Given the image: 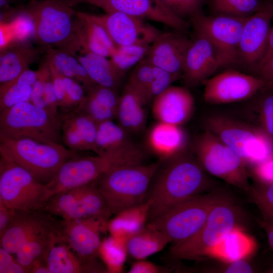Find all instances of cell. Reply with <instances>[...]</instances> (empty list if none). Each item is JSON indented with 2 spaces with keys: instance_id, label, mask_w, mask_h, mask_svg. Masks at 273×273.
<instances>
[{
  "instance_id": "cell-32",
  "label": "cell",
  "mask_w": 273,
  "mask_h": 273,
  "mask_svg": "<svg viewBox=\"0 0 273 273\" xmlns=\"http://www.w3.org/2000/svg\"><path fill=\"white\" fill-rule=\"evenodd\" d=\"M149 204L145 202L115 214L108 223V231L111 236L128 240L148 222Z\"/></svg>"
},
{
  "instance_id": "cell-42",
  "label": "cell",
  "mask_w": 273,
  "mask_h": 273,
  "mask_svg": "<svg viewBox=\"0 0 273 273\" xmlns=\"http://www.w3.org/2000/svg\"><path fill=\"white\" fill-rule=\"evenodd\" d=\"M32 86L13 80L0 84V111L30 101Z\"/></svg>"
},
{
  "instance_id": "cell-15",
  "label": "cell",
  "mask_w": 273,
  "mask_h": 273,
  "mask_svg": "<svg viewBox=\"0 0 273 273\" xmlns=\"http://www.w3.org/2000/svg\"><path fill=\"white\" fill-rule=\"evenodd\" d=\"M203 83L204 100L213 104L247 100L265 86L264 81L258 76L232 70L208 78Z\"/></svg>"
},
{
  "instance_id": "cell-1",
  "label": "cell",
  "mask_w": 273,
  "mask_h": 273,
  "mask_svg": "<svg viewBox=\"0 0 273 273\" xmlns=\"http://www.w3.org/2000/svg\"><path fill=\"white\" fill-rule=\"evenodd\" d=\"M209 182L196 158L184 152L163 161L149 187L148 222L174 206L199 194Z\"/></svg>"
},
{
  "instance_id": "cell-49",
  "label": "cell",
  "mask_w": 273,
  "mask_h": 273,
  "mask_svg": "<svg viewBox=\"0 0 273 273\" xmlns=\"http://www.w3.org/2000/svg\"><path fill=\"white\" fill-rule=\"evenodd\" d=\"M12 254L0 247V273H26L28 270L19 263Z\"/></svg>"
},
{
  "instance_id": "cell-17",
  "label": "cell",
  "mask_w": 273,
  "mask_h": 273,
  "mask_svg": "<svg viewBox=\"0 0 273 273\" xmlns=\"http://www.w3.org/2000/svg\"><path fill=\"white\" fill-rule=\"evenodd\" d=\"M59 219L44 209L16 211L15 216L0 236L1 247L15 254L29 241L45 232L58 229Z\"/></svg>"
},
{
  "instance_id": "cell-62",
  "label": "cell",
  "mask_w": 273,
  "mask_h": 273,
  "mask_svg": "<svg viewBox=\"0 0 273 273\" xmlns=\"http://www.w3.org/2000/svg\"><path fill=\"white\" fill-rule=\"evenodd\" d=\"M271 2H272V5H273V0H272V1H271Z\"/></svg>"
},
{
  "instance_id": "cell-21",
  "label": "cell",
  "mask_w": 273,
  "mask_h": 273,
  "mask_svg": "<svg viewBox=\"0 0 273 273\" xmlns=\"http://www.w3.org/2000/svg\"><path fill=\"white\" fill-rule=\"evenodd\" d=\"M220 68L211 43L204 37L195 34L191 40L185 58L182 75L185 83L190 86L203 83Z\"/></svg>"
},
{
  "instance_id": "cell-43",
  "label": "cell",
  "mask_w": 273,
  "mask_h": 273,
  "mask_svg": "<svg viewBox=\"0 0 273 273\" xmlns=\"http://www.w3.org/2000/svg\"><path fill=\"white\" fill-rule=\"evenodd\" d=\"M173 15L187 20L202 11L205 0H158Z\"/></svg>"
},
{
  "instance_id": "cell-61",
  "label": "cell",
  "mask_w": 273,
  "mask_h": 273,
  "mask_svg": "<svg viewBox=\"0 0 273 273\" xmlns=\"http://www.w3.org/2000/svg\"><path fill=\"white\" fill-rule=\"evenodd\" d=\"M265 271L266 272L273 273V263L268 267Z\"/></svg>"
},
{
  "instance_id": "cell-58",
  "label": "cell",
  "mask_w": 273,
  "mask_h": 273,
  "mask_svg": "<svg viewBox=\"0 0 273 273\" xmlns=\"http://www.w3.org/2000/svg\"><path fill=\"white\" fill-rule=\"evenodd\" d=\"M272 56H273V24H272V25L271 26L266 52L258 68L261 66L263 65L264 63H265Z\"/></svg>"
},
{
  "instance_id": "cell-22",
  "label": "cell",
  "mask_w": 273,
  "mask_h": 273,
  "mask_svg": "<svg viewBox=\"0 0 273 273\" xmlns=\"http://www.w3.org/2000/svg\"><path fill=\"white\" fill-rule=\"evenodd\" d=\"M194 105L187 88L171 85L154 99L152 111L158 121L181 125L192 116Z\"/></svg>"
},
{
  "instance_id": "cell-53",
  "label": "cell",
  "mask_w": 273,
  "mask_h": 273,
  "mask_svg": "<svg viewBox=\"0 0 273 273\" xmlns=\"http://www.w3.org/2000/svg\"><path fill=\"white\" fill-rule=\"evenodd\" d=\"M30 101L37 107L48 110L43 99V80L38 73V78L32 86V93Z\"/></svg>"
},
{
  "instance_id": "cell-27",
  "label": "cell",
  "mask_w": 273,
  "mask_h": 273,
  "mask_svg": "<svg viewBox=\"0 0 273 273\" xmlns=\"http://www.w3.org/2000/svg\"><path fill=\"white\" fill-rule=\"evenodd\" d=\"M40 50L27 41H16L1 50L0 83L11 81L38 59Z\"/></svg>"
},
{
  "instance_id": "cell-26",
  "label": "cell",
  "mask_w": 273,
  "mask_h": 273,
  "mask_svg": "<svg viewBox=\"0 0 273 273\" xmlns=\"http://www.w3.org/2000/svg\"><path fill=\"white\" fill-rule=\"evenodd\" d=\"M46 262L50 273L107 272L98 261L87 262L79 257L60 237L49 250Z\"/></svg>"
},
{
  "instance_id": "cell-11",
  "label": "cell",
  "mask_w": 273,
  "mask_h": 273,
  "mask_svg": "<svg viewBox=\"0 0 273 273\" xmlns=\"http://www.w3.org/2000/svg\"><path fill=\"white\" fill-rule=\"evenodd\" d=\"M247 18L206 16L203 12L190 19L195 34L206 38L213 47L220 67L237 63V53Z\"/></svg>"
},
{
  "instance_id": "cell-33",
  "label": "cell",
  "mask_w": 273,
  "mask_h": 273,
  "mask_svg": "<svg viewBox=\"0 0 273 273\" xmlns=\"http://www.w3.org/2000/svg\"><path fill=\"white\" fill-rule=\"evenodd\" d=\"M170 240L163 233L146 225L127 240L128 254L134 259H146L162 251Z\"/></svg>"
},
{
  "instance_id": "cell-46",
  "label": "cell",
  "mask_w": 273,
  "mask_h": 273,
  "mask_svg": "<svg viewBox=\"0 0 273 273\" xmlns=\"http://www.w3.org/2000/svg\"><path fill=\"white\" fill-rule=\"evenodd\" d=\"M261 92L259 107L262 129L273 140V89L264 87Z\"/></svg>"
},
{
  "instance_id": "cell-36",
  "label": "cell",
  "mask_w": 273,
  "mask_h": 273,
  "mask_svg": "<svg viewBox=\"0 0 273 273\" xmlns=\"http://www.w3.org/2000/svg\"><path fill=\"white\" fill-rule=\"evenodd\" d=\"M59 238L58 228L35 237L15 254L17 261L30 272L32 263L37 259L46 260L49 250Z\"/></svg>"
},
{
  "instance_id": "cell-35",
  "label": "cell",
  "mask_w": 273,
  "mask_h": 273,
  "mask_svg": "<svg viewBox=\"0 0 273 273\" xmlns=\"http://www.w3.org/2000/svg\"><path fill=\"white\" fill-rule=\"evenodd\" d=\"M97 124L96 154L113 153L136 146L130 140L128 132L113 120Z\"/></svg>"
},
{
  "instance_id": "cell-13",
  "label": "cell",
  "mask_w": 273,
  "mask_h": 273,
  "mask_svg": "<svg viewBox=\"0 0 273 273\" xmlns=\"http://www.w3.org/2000/svg\"><path fill=\"white\" fill-rule=\"evenodd\" d=\"M119 154L95 156L79 154L66 161L46 186L55 194L97 180L109 171L126 164Z\"/></svg>"
},
{
  "instance_id": "cell-19",
  "label": "cell",
  "mask_w": 273,
  "mask_h": 273,
  "mask_svg": "<svg viewBox=\"0 0 273 273\" xmlns=\"http://www.w3.org/2000/svg\"><path fill=\"white\" fill-rule=\"evenodd\" d=\"M75 4L85 3L105 13L120 12L143 20L162 23L175 30L184 31L188 22L167 11L158 0H74Z\"/></svg>"
},
{
  "instance_id": "cell-54",
  "label": "cell",
  "mask_w": 273,
  "mask_h": 273,
  "mask_svg": "<svg viewBox=\"0 0 273 273\" xmlns=\"http://www.w3.org/2000/svg\"><path fill=\"white\" fill-rule=\"evenodd\" d=\"M256 73L264 81V87L270 88L273 86V56L258 69Z\"/></svg>"
},
{
  "instance_id": "cell-38",
  "label": "cell",
  "mask_w": 273,
  "mask_h": 273,
  "mask_svg": "<svg viewBox=\"0 0 273 273\" xmlns=\"http://www.w3.org/2000/svg\"><path fill=\"white\" fill-rule=\"evenodd\" d=\"M212 15L247 18L266 3L260 0H205Z\"/></svg>"
},
{
  "instance_id": "cell-50",
  "label": "cell",
  "mask_w": 273,
  "mask_h": 273,
  "mask_svg": "<svg viewBox=\"0 0 273 273\" xmlns=\"http://www.w3.org/2000/svg\"><path fill=\"white\" fill-rule=\"evenodd\" d=\"M252 170L257 181L273 183V157L252 167Z\"/></svg>"
},
{
  "instance_id": "cell-8",
  "label": "cell",
  "mask_w": 273,
  "mask_h": 273,
  "mask_svg": "<svg viewBox=\"0 0 273 273\" xmlns=\"http://www.w3.org/2000/svg\"><path fill=\"white\" fill-rule=\"evenodd\" d=\"M207 130L252 167L273 157V140L261 128L226 117L213 116L206 120Z\"/></svg>"
},
{
  "instance_id": "cell-18",
  "label": "cell",
  "mask_w": 273,
  "mask_h": 273,
  "mask_svg": "<svg viewBox=\"0 0 273 273\" xmlns=\"http://www.w3.org/2000/svg\"><path fill=\"white\" fill-rule=\"evenodd\" d=\"M92 15L104 27L116 47L137 43L151 44L162 33L146 20L122 13Z\"/></svg>"
},
{
  "instance_id": "cell-5",
  "label": "cell",
  "mask_w": 273,
  "mask_h": 273,
  "mask_svg": "<svg viewBox=\"0 0 273 273\" xmlns=\"http://www.w3.org/2000/svg\"><path fill=\"white\" fill-rule=\"evenodd\" d=\"M242 212L230 196L210 211L202 228L193 236L172 245L169 254L175 260H200L235 228L240 226Z\"/></svg>"
},
{
  "instance_id": "cell-7",
  "label": "cell",
  "mask_w": 273,
  "mask_h": 273,
  "mask_svg": "<svg viewBox=\"0 0 273 273\" xmlns=\"http://www.w3.org/2000/svg\"><path fill=\"white\" fill-rule=\"evenodd\" d=\"M62 121V114L55 115L25 102L0 111V133L12 139L63 144Z\"/></svg>"
},
{
  "instance_id": "cell-44",
  "label": "cell",
  "mask_w": 273,
  "mask_h": 273,
  "mask_svg": "<svg viewBox=\"0 0 273 273\" xmlns=\"http://www.w3.org/2000/svg\"><path fill=\"white\" fill-rule=\"evenodd\" d=\"M63 76L65 95L59 109L61 110V114H66L74 111L78 107L85 98L86 91L83 85L77 81Z\"/></svg>"
},
{
  "instance_id": "cell-39",
  "label": "cell",
  "mask_w": 273,
  "mask_h": 273,
  "mask_svg": "<svg viewBox=\"0 0 273 273\" xmlns=\"http://www.w3.org/2000/svg\"><path fill=\"white\" fill-rule=\"evenodd\" d=\"M151 44L137 43L117 47L110 57L116 69L123 75L146 56Z\"/></svg>"
},
{
  "instance_id": "cell-47",
  "label": "cell",
  "mask_w": 273,
  "mask_h": 273,
  "mask_svg": "<svg viewBox=\"0 0 273 273\" xmlns=\"http://www.w3.org/2000/svg\"><path fill=\"white\" fill-rule=\"evenodd\" d=\"M179 78L178 76L164 69L154 66L152 79L149 90V103L153 102L156 97Z\"/></svg>"
},
{
  "instance_id": "cell-29",
  "label": "cell",
  "mask_w": 273,
  "mask_h": 273,
  "mask_svg": "<svg viewBox=\"0 0 273 273\" xmlns=\"http://www.w3.org/2000/svg\"><path fill=\"white\" fill-rule=\"evenodd\" d=\"M257 248L255 239L238 226L229 233L207 253L206 258L232 262L247 259Z\"/></svg>"
},
{
  "instance_id": "cell-40",
  "label": "cell",
  "mask_w": 273,
  "mask_h": 273,
  "mask_svg": "<svg viewBox=\"0 0 273 273\" xmlns=\"http://www.w3.org/2000/svg\"><path fill=\"white\" fill-rule=\"evenodd\" d=\"M153 68L151 63L144 58L134 66L127 82L140 95L146 105L149 103V90Z\"/></svg>"
},
{
  "instance_id": "cell-28",
  "label": "cell",
  "mask_w": 273,
  "mask_h": 273,
  "mask_svg": "<svg viewBox=\"0 0 273 273\" xmlns=\"http://www.w3.org/2000/svg\"><path fill=\"white\" fill-rule=\"evenodd\" d=\"M119 98L117 90L96 84L86 90L83 101L76 109L85 113L97 123L113 120L116 117Z\"/></svg>"
},
{
  "instance_id": "cell-41",
  "label": "cell",
  "mask_w": 273,
  "mask_h": 273,
  "mask_svg": "<svg viewBox=\"0 0 273 273\" xmlns=\"http://www.w3.org/2000/svg\"><path fill=\"white\" fill-rule=\"evenodd\" d=\"M247 193L259 209L263 219L273 222V183L257 181L251 186Z\"/></svg>"
},
{
  "instance_id": "cell-56",
  "label": "cell",
  "mask_w": 273,
  "mask_h": 273,
  "mask_svg": "<svg viewBox=\"0 0 273 273\" xmlns=\"http://www.w3.org/2000/svg\"><path fill=\"white\" fill-rule=\"evenodd\" d=\"M37 78V71L28 68L12 80L16 82L32 86Z\"/></svg>"
},
{
  "instance_id": "cell-30",
  "label": "cell",
  "mask_w": 273,
  "mask_h": 273,
  "mask_svg": "<svg viewBox=\"0 0 273 273\" xmlns=\"http://www.w3.org/2000/svg\"><path fill=\"white\" fill-rule=\"evenodd\" d=\"M145 105L140 95L126 83L120 96L117 110L118 124L128 133L142 131L146 122Z\"/></svg>"
},
{
  "instance_id": "cell-14",
  "label": "cell",
  "mask_w": 273,
  "mask_h": 273,
  "mask_svg": "<svg viewBox=\"0 0 273 273\" xmlns=\"http://www.w3.org/2000/svg\"><path fill=\"white\" fill-rule=\"evenodd\" d=\"M272 19L271 1L246 18L239 41L237 64L257 72L266 52Z\"/></svg>"
},
{
  "instance_id": "cell-25",
  "label": "cell",
  "mask_w": 273,
  "mask_h": 273,
  "mask_svg": "<svg viewBox=\"0 0 273 273\" xmlns=\"http://www.w3.org/2000/svg\"><path fill=\"white\" fill-rule=\"evenodd\" d=\"M76 21L79 52H90L110 57L117 47L104 27L87 13L77 12Z\"/></svg>"
},
{
  "instance_id": "cell-23",
  "label": "cell",
  "mask_w": 273,
  "mask_h": 273,
  "mask_svg": "<svg viewBox=\"0 0 273 273\" xmlns=\"http://www.w3.org/2000/svg\"><path fill=\"white\" fill-rule=\"evenodd\" d=\"M62 114L61 134L63 144L76 152L92 151L96 153L97 123L77 109Z\"/></svg>"
},
{
  "instance_id": "cell-37",
  "label": "cell",
  "mask_w": 273,
  "mask_h": 273,
  "mask_svg": "<svg viewBox=\"0 0 273 273\" xmlns=\"http://www.w3.org/2000/svg\"><path fill=\"white\" fill-rule=\"evenodd\" d=\"M127 255V240L111 236L102 241L100 257L105 264L107 272H122Z\"/></svg>"
},
{
  "instance_id": "cell-3",
  "label": "cell",
  "mask_w": 273,
  "mask_h": 273,
  "mask_svg": "<svg viewBox=\"0 0 273 273\" xmlns=\"http://www.w3.org/2000/svg\"><path fill=\"white\" fill-rule=\"evenodd\" d=\"M162 161L138 163L114 168L97 180L112 214L146 201L152 179Z\"/></svg>"
},
{
  "instance_id": "cell-31",
  "label": "cell",
  "mask_w": 273,
  "mask_h": 273,
  "mask_svg": "<svg viewBox=\"0 0 273 273\" xmlns=\"http://www.w3.org/2000/svg\"><path fill=\"white\" fill-rule=\"evenodd\" d=\"M97 84L118 90L123 76L108 57L87 51L73 54Z\"/></svg>"
},
{
  "instance_id": "cell-34",
  "label": "cell",
  "mask_w": 273,
  "mask_h": 273,
  "mask_svg": "<svg viewBox=\"0 0 273 273\" xmlns=\"http://www.w3.org/2000/svg\"><path fill=\"white\" fill-rule=\"evenodd\" d=\"M46 58L62 75L81 84L85 90L97 84L73 54L59 48L47 47Z\"/></svg>"
},
{
  "instance_id": "cell-16",
  "label": "cell",
  "mask_w": 273,
  "mask_h": 273,
  "mask_svg": "<svg viewBox=\"0 0 273 273\" xmlns=\"http://www.w3.org/2000/svg\"><path fill=\"white\" fill-rule=\"evenodd\" d=\"M108 221L101 218L70 220L59 218L58 231L60 238L76 255L86 261L96 262L100 257L101 236L108 231Z\"/></svg>"
},
{
  "instance_id": "cell-57",
  "label": "cell",
  "mask_w": 273,
  "mask_h": 273,
  "mask_svg": "<svg viewBox=\"0 0 273 273\" xmlns=\"http://www.w3.org/2000/svg\"><path fill=\"white\" fill-rule=\"evenodd\" d=\"M257 221L265 232L267 237L269 245L273 250V222L263 219H258Z\"/></svg>"
},
{
  "instance_id": "cell-59",
  "label": "cell",
  "mask_w": 273,
  "mask_h": 273,
  "mask_svg": "<svg viewBox=\"0 0 273 273\" xmlns=\"http://www.w3.org/2000/svg\"><path fill=\"white\" fill-rule=\"evenodd\" d=\"M30 272L50 273L46 260L43 259L35 260L30 267Z\"/></svg>"
},
{
  "instance_id": "cell-55",
  "label": "cell",
  "mask_w": 273,
  "mask_h": 273,
  "mask_svg": "<svg viewBox=\"0 0 273 273\" xmlns=\"http://www.w3.org/2000/svg\"><path fill=\"white\" fill-rule=\"evenodd\" d=\"M16 211L0 201V236L12 222Z\"/></svg>"
},
{
  "instance_id": "cell-45",
  "label": "cell",
  "mask_w": 273,
  "mask_h": 273,
  "mask_svg": "<svg viewBox=\"0 0 273 273\" xmlns=\"http://www.w3.org/2000/svg\"><path fill=\"white\" fill-rule=\"evenodd\" d=\"M37 72L43 80V99L48 110L55 115L60 114L58 111V101L52 79L49 62L46 59L39 66Z\"/></svg>"
},
{
  "instance_id": "cell-9",
  "label": "cell",
  "mask_w": 273,
  "mask_h": 273,
  "mask_svg": "<svg viewBox=\"0 0 273 273\" xmlns=\"http://www.w3.org/2000/svg\"><path fill=\"white\" fill-rule=\"evenodd\" d=\"M55 193L25 169L1 155L0 201L19 211L44 209Z\"/></svg>"
},
{
  "instance_id": "cell-51",
  "label": "cell",
  "mask_w": 273,
  "mask_h": 273,
  "mask_svg": "<svg viewBox=\"0 0 273 273\" xmlns=\"http://www.w3.org/2000/svg\"><path fill=\"white\" fill-rule=\"evenodd\" d=\"M163 267L146 259L137 260L128 270L129 273H161L165 272Z\"/></svg>"
},
{
  "instance_id": "cell-63",
  "label": "cell",
  "mask_w": 273,
  "mask_h": 273,
  "mask_svg": "<svg viewBox=\"0 0 273 273\" xmlns=\"http://www.w3.org/2000/svg\"><path fill=\"white\" fill-rule=\"evenodd\" d=\"M270 1H271L272 0H270Z\"/></svg>"
},
{
  "instance_id": "cell-20",
  "label": "cell",
  "mask_w": 273,
  "mask_h": 273,
  "mask_svg": "<svg viewBox=\"0 0 273 273\" xmlns=\"http://www.w3.org/2000/svg\"><path fill=\"white\" fill-rule=\"evenodd\" d=\"M183 31L162 33L151 44L145 58L154 66L180 78L191 39Z\"/></svg>"
},
{
  "instance_id": "cell-12",
  "label": "cell",
  "mask_w": 273,
  "mask_h": 273,
  "mask_svg": "<svg viewBox=\"0 0 273 273\" xmlns=\"http://www.w3.org/2000/svg\"><path fill=\"white\" fill-rule=\"evenodd\" d=\"M44 210L63 220L101 218L112 214L96 181L54 194Z\"/></svg>"
},
{
  "instance_id": "cell-24",
  "label": "cell",
  "mask_w": 273,
  "mask_h": 273,
  "mask_svg": "<svg viewBox=\"0 0 273 273\" xmlns=\"http://www.w3.org/2000/svg\"><path fill=\"white\" fill-rule=\"evenodd\" d=\"M187 141L181 125L161 121L152 126L147 139L149 148L161 161L184 152Z\"/></svg>"
},
{
  "instance_id": "cell-48",
  "label": "cell",
  "mask_w": 273,
  "mask_h": 273,
  "mask_svg": "<svg viewBox=\"0 0 273 273\" xmlns=\"http://www.w3.org/2000/svg\"><path fill=\"white\" fill-rule=\"evenodd\" d=\"M204 269L205 272L251 273L256 270L255 267L247 259L232 262H223Z\"/></svg>"
},
{
  "instance_id": "cell-2",
  "label": "cell",
  "mask_w": 273,
  "mask_h": 273,
  "mask_svg": "<svg viewBox=\"0 0 273 273\" xmlns=\"http://www.w3.org/2000/svg\"><path fill=\"white\" fill-rule=\"evenodd\" d=\"M73 6L72 0H32L24 6L32 20L38 42L72 54L80 50Z\"/></svg>"
},
{
  "instance_id": "cell-10",
  "label": "cell",
  "mask_w": 273,
  "mask_h": 273,
  "mask_svg": "<svg viewBox=\"0 0 273 273\" xmlns=\"http://www.w3.org/2000/svg\"><path fill=\"white\" fill-rule=\"evenodd\" d=\"M194 148L205 171L248 192L251 185L247 164L214 134L207 130L197 138Z\"/></svg>"
},
{
  "instance_id": "cell-52",
  "label": "cell",
  "mask_w": 273,
  "mask_h": 273,
  "mask_svg": "<svg viewBox=\"0 0 273 273\" xmlns=\"http://www.w3.org/2000/svg\"><path fill=\"white\" fill-rule=\"evenodd\" d=\"M48 61L49 62L52 79L54 86L56 95L57 98L58 106L59 108L64 100L65 95V89L63 81V76L55 68V67L48 60Z\"/></svg>"
},
{
  "instance_id": "cell-60",
  "label": "cell",
  "mask_w": 273,
  "mask_h": 273,
  "mask_svg": "<svg viewBox=\"0 0 273 273\" xmlns=\"http://www.w3.org/2000/svg\"><path fill=\"white\" fill-rule=\"evenodd\" d=\"M15 0H0L1 10L9 8L10 5Z\"/></svg>"
},
{
  "instance_id": "cell-6",
  "label": "cell",
  "mask_w": 273,
  "mask_h": 273,
  "mask_svg": "<svg viewBox=\"0 0 273 273\" xmlns=\"http://www.w3.org/2000/svg\"><path fill=\"white\" fill-rule=\"evenodd\" d=\"M230 196L220 190L199 194L174 206L147 225L165 234L172 245L180 243L195 235L211 209Z\"/></svg>"
},
{
  "instance_id": "cell-4",
  "label": "cell",
  "mask_w": 273,
  "mask_h": 273,
  "mask_svg": "<svg viewBox=\"0 0 273 273\" xmlns=\"http://www.w3.org/2000/svg\"><path fill=\"white\" fill-rule=\"evenodd\" d=\"M77 154L63 144L12 139L0 133V155L25 169L44 185L66 161Z\"/></svg>"
}]
</instances>
